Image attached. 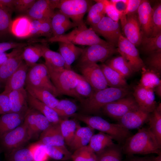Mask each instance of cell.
<instances>
[{"label":"cell","mask_w":161,"mask_h":161,"mask_svg":"<svg viewBox=\"0 0 161 161\" xmlns=\"http://www.w3.org/2000/svg\"><path fill=\"white\" fill-rule=\"evenodd\" d=\"M150 114L148 121L150 131L154 136L161 146V104L160 103L156 109Z\"/></svg>","instance_id":"obj_36"},{"label":"cell","mask_w":161,"mask_h":161,"mask_svg":"<svg viewBox=\"0 0 161 161\" xmlns=\"http://www.w3.org/2000/svg\"><path fill=\"white\" fill-rule=\"evenodd\" d=\"M118 52L115 46L110 43L107 44H97L83 49L79 57V66L103 62L114 54Z\"/></svg>","instance_id":"obj_6"},{"label":"cell","mask_w":161,"mask_h":161,"mask_svg":"<svg viewBox=\"0 0 161 161\" xmlns=\"http://www.w3.org/2000/svg\"><path fill=\"white\" fill-rule=\"evenodd\" d=\"M82 75L90 84L94 91L108 87L103 73L97 64H92L79 66Z\"/></svg>","instance_id":"obj_15"},{"label":"cell","mask_w":161,"mask_h":161,"mask_svg":"<svg viewBox=\"0 0 161 161\" xmlns=\"http://www.w3.org/2000/svg\"><path fill=\"white\" fill-rule=\"evenodd\" d=\"M100 1L104 4L106 14H107L108 17L114 21L118 22L121 12L117 9L115 5L110 1Z\"/></svg>","instance_id":"obj_52"},{"label":"cell","mask_w":161,"mask_h":161,"mask_svg":"<svg viewBox=\"0 0 161 161\" xmlns=\"http://www.w3.org/2000/svg\"><path fill=\"white\" fill-rule=\"evenodd\" d=\"M26 89L30 95L53 109L59 100L49 91L40 88L25 84Z\"/></svg>","instance_id":"obj_29"},{"label":"cell","mask_w":161,"mask_h":161,"mask_svg":"<svg viewBox=\"0 0 161 161\" xmlns=\"http://www.w3.org/2000/svg\"><path fill=\"white\" fill-rule=\"evenodd\" d=\"M139 108L133 96L129 94L106 104L102 110L107 116L118 121L128 112Z\"/></svg>","instance_id":"obj_11"},{"label":"cell","mask_w":161,"mask_h":161,"mask_svg":"<svg viewBox=\"0 0 161 161\" xmlns=\"http://www.w3.org/2000/svg\"><path fill=\"white\" fill-rule=\"evenodd\" d=\"M11 103L12 108L10 112L23 113L26 112L27 107L28 93L24 88L14 90L8 94Z\"/></svg>","instance_id":"obj_27"},{"label":"cell","mask_w":161,"mask_h":161,"mask_svg":"<svg viewBox=\"0 0 161 161\" xmlns=\"http://www.w3.org/2000/svg\"><path fill=\"white\" fill-rule=\"evenodd\" d=\"M94 134V129L90 127L79 126L69 146L75 151L80 148L87 146Z\"/></svg>","instance_id":"obj_31"},{"label":"cell","mask_w":161,"mask_h":161,"mask_svg":"<svg viewBox=\"0 0 161 161\" xmlns=\"http://www.w3.org/2000/svg\"><path fill=\"white\" fill-rule=\"evenodd\" d=\"M29 66L24 61L6 82L2 93L8 94L11 92L24 88Z\"/></svg>","instance_id":"obj_19"},{"label":"cell","mask_w":161,"mask_h":161,"mask_svg":"<svg viewBox=\"0 0 161 161\" xmlns=\"http://www.w3.org/2000/svg\"><path fill=\"white\" fill-rule=\"evenodd\" d=\"M120 21L124 37L136 46L141 44L143 35L137 15H127Z\"/></svg>","instance_id":"obj_16"},{"label":"cell","mask_w":161,"mask_h":161,"mask_svg":"<svg viewBox=\"0 0 161 161\" xmlns=\"http://www.w3.org/2000/svg\"><path fill=\"white\" fill-rule=\"evenodd\" d=\"M152 32L151 36H155L161 33V4L159 3L153 8Z\"/></svg>","instance_id":"obj_49"},{"label":"cell","mask_w":161,"mask_h":161,"mask_svg":"<svg viewBox=\"0 0 161 161\" xmlns=\"http://www.w3.org/2000/svg\"><path fill=\"white\" fill-rule=\"evenodd\" d=\"M59 0H36L26 12L32 20H51L57 8Z\"/></svg>","instance_id":"obj_14"},{"label":"cell","mask_w":161,"mask_h":161,"mask_svg":"<svg viewBox=\"0 0 161 161\" xmlns=\"http://www.w3.org/2000/svg\"><path fill=\"white\" fill-rule=\"evenodd\" d=\"M141 44L145 53L150 54L161 51V33L154 37H142Z\"/></svg>","instance_id":"obj_42"},{"label":"cell","mask_w":161,"mask_h":161,"mask_svg":"<svg viewBox=\"0 0 161 161\" xmlns=\"http://www.w3.org/2000/svg\"><path fill=\"white\" fill-rule=\"evenodd\" d=\"M40 45L43 52L42 57L45 61L44 64L48 69H65V61L59 53L51 50L44 44H40Z\"/></svg>","instance_id":"obj_28"},{"label":"cell","mask_w":161,"mask_h":161,"mask_svg":"<svg viewBox=\"0 0 161 161\" xmlns=\"http://www.w3.org/2000/svg\"><path fill=\"white\" fill-rule=\"evenodd\" d=\"M24 48H20L0 66V82L6 83L24 61L22 56Z\"/></svg>","instance_id":"obj_22"},{"label":"cell","mask_w":161,"mask_h":161,"mask_svg":"<svg viewBox=\"0 0 161 161\" xmlns=\"http://www.w3.org/2000/svg\"><path fill=\"white\" fill-rule=\"evenodd\" d=\"M153 9L147 0H142L137 10L138 20L145 36H151L152 32Z\"/></svg>","instance_id":"obj_21"},{"label":"cell","mask_w":161,"mask_h":161,"mask_svg":"<svg viewBox=\"0 0 161 161\" xmlns=\"http://www.w3.org/2000/svg\"><path fill=\"white\" fill-rule=\"evenodd\" d=\"M134 89L133 96L139 108L149 113L152 112L157 105L154 90L145 88L139 84Z\"/></svg>","instance_id":"obj_17"},{"label":"cell","mask_w":161,"mask_h":161,"mask_svg":"<svg viewBox=\"0 0 161 161\" xmlns=\"http://www.w3.org/2000/svg\"><path fill=\"white\" fill-rule=\"evenodd\" d=\"M105 64L125 78L129 77L134 72L128 62L121 56L109 58Z\"/></svg>","instance_id":"obj_35"},{"label":"cell","mask_w":161,"mask_h":161,"mask_svg":"<svg viewBox=\"0 0 161 161\" xmlns=\"http://www.w3.org/2000/svg\"><path fill=\"white\" fill-rule=\"evenodd\" d=\"M30 139L27 128L23 123L0 137V145L7 155L12 151L22 147Z\"/></svg>","instance_id":"obj_9"},{"label":"cell","mask_w":161,"mask_h":161,"mask_svg":"<svg viewBox=\"0 0 161 161\" xmlns=\"http://www.w3.org/2000/svg\"><path fill=\"white\" fill-rule=\"evenodd\" d=\"M142 1L141 0H127L124 14L127 15L136 13Z\"/></svg>","instance_id":"obj_55"},{"label":"cell","mask_w":161,"mask_h":161,"mask_svg":"<svg viewBox=\"0 0 161 161\" xmlns=\"http://www.w3.org/2000/svg\"><path fill=\"white\" fill-rule=\"evenodd\" d=\"M15 0H0V7L11 11L14 9Z\"/></svg>","instance_id":"obj_58"},{"label":"cell","mask_w":161,"mask_h":161,"mask_svg":"<svg viewBox=\"0 0 161 161\" xmlns=\"http://www.w3.org/2000/svg\"><path fill=\"white\" fill-rule=\"evenodd\" d=\"M154 92L159 97H161V84L156 87L154 89Z\"/></svg>","instance_id":"obj_59"},{"label":"cell","mask_w":161,"mask_h":161,"mask_svg":"<svg viewBox=\"0 0 161 161\" xmlns=\"http://www.w3.org/2000/svg\"><path fill=\"white\" fill-rule=\"evenodd\" d=\"M100 66L103 73L108 86L114 88L128 87L126 79L105 64Z\"/></svg>","instance_id":"obj_32"},{"label":"cell","mask_w":161,"mask_h":161,"mask_svg":"<svg viewBox=\"0 0 161 161\" xmlns=\"http://www.w3.org/2000/svg\"><path fill=\"white\" fill-rule=\"evenodd\" d=\"M37 40L36 42H65L75 45L88 46L97 44H107L109 43L99 37L92 28H88L84 22L67 34L52 36L46 39Z\"/></svg>","instance_id":"obj_3"},{"label":"cell","mask_w":161,"mask_h":161,"mask_svg":"<svg viewBox=\"0 0 161 161\" xmlns=\"http://www.w3.org/2000/svg\"><path fill=\"white\" fill-rule=\"evenodd\" d=\"M117 45L118 52L126 59L134 72L141 70L145 67L136 46L122 34L119 37Z\"/></svg>","instance_id":"obj_10"},{"label":"cell","mask_w":161,"mask_h":161,"mask_svg":"<svg viewBox=\"0 0 161 161\" xmlns=\"http://www.w3.org/2000/svg\"><path fill=\"white\" fill-rule=\"evenodd\" d=\"M128 156L124 161H161V154L151 157H138L133 155Z\"/></svg>","instance_id":"obj_56"},{"label":"cell","mask_w":161,"mask_h":161,"mask_svg":"<svg viewBox=\"0 0 161 161\" xmlns=\"http://www.w3.org/2000/svg\"><path fill=\"white\" fill-rule=\"evenodd\" d=\"M51 24L52 36L63 35L68 30L78 25L59 10L55 12L51 20Z\"/></svg>","instance_id":"obj_23"},{"label":"cell","mask_w":161,"mask_h":161,"mask_svg":"<svg viewBox=\"0 0 161 161\" xmlns=\"http://www.w3.org/2000/svg\"><path fill=\"white\" fill-rule=\"evenodd\" d=\"M146 64L148 69L161 74V51L156 52L149 54L146 59Z\"/></svg>","instance_id":"obj_51"},{"label":"cell","mask_w":161,"mask_h":161,"mask_svg":"<svg viewBox=\"0 0 161 161\" xmlns=\"http://www.w3.org/2000/svg\"><path fill=\"white\" fill-rule=\"evenodd\" d=\"M12 11L0 7V35H3L10 32L12 20L11 13Z\"/></svg>","instance_id":"obj_48"},{"label":"cell","mask_w":161,"mask_h":161,"mask_svg":"<svg viewBox=\"0 0 161 161\" xmlns=\"http://www.w3.org/2000/svg\"><path fill=\"white\" fill-rule=\"evenodd\" d=\"M26 112H11L1 115L0 117V137L22 124Z\"/></svg>","instance_id":"obj_24"},{"label":"cell","mask_w":161,"mask_h":161,"mask_svg":"<svg viewBox=\"0 0 161 161\" xmlns=\"http://www.w3.org/2000/svg\"><path fill=\"white\" fill-rule=\"evenodd\" d=\"M12 106L8 94H0V114L10 113Z\"/></svg>","instance_id":"obj_53"},{"label":"cell","mask_w":161,"mask_h":161,"mask_svg":"<svg viewBox=\"0 0 161 161\" xmlns=\"http://www.w3.org/2000/svg\"><path fill=\"white\" fill-rule=\"evenodd\" d=\"M52 35L51 20H32L30 37L44 36L50 38Z\"/></svg>","instance_id":"obj_37"},{"label":"cell","mask_w":161,"mask_h":161,"mask_svg":"<svg viewBox=\"0 0 161 161\" xmlns=\"http://www.w3.org/2000/svg\"><path fill=\"white\" fill-rule=\"evenodd\" d=\"M25 84L46 89L56 97L58 96L44 64L36 63L29 67Z\"/></svg>","instance_id":"obj_7"},{"label":"cell","mask_w":161,"mask_h":161,"mask_svg":"<svg viewBox=\"0 0 161 161\" xmlns=\"http://www.w3.org/2000/svg\"><path fill=\"white\" fill-rule=\"evenodd\" d=\"M21 48H22L14 49L10 52L8 53L5 52H0V66L5 62L11 56L17 52Z\"/></svg>","instance_id":"obj_57"},{"label":"cell","mask_w":161,"mask_h":161,"mask_svg":"<svg viewBox=\"0 0 161 161\" xmlns=\"http://www.w3.org/2000/svg\"><path fill=\"white\" fill-rule=\"evenodd\" d=\"M43 52L40 44L29 45L24 47L22 52L24 61L30 67L36 64L42 57Z\"/></svg>","instance_id":"obj_40"},{"label":"cell","mask_w":161,"mask_h":161,"mask_svg":"<svg viewBox=\"0 0 161 161\" xmlns=\"http://www.w3.org/2000/svg\"><path fill=\"white\" fill-rule=\"evenodd\" d=\"M60 125L65 143L69 146L79 126L75 120L68 119H61Z\"/></svg>","instance_id":"obj_41"},{"label":"cell","mask_w":161,"mask_h":161,"mask_svg":"<svg viewBox=\"0 0 161 161\" xmlns=\"http://www.w3.org/2000/svg\"><path fill=\"white\" fill-rule=\"evenodd\" d=\"M35 0H15L14 9L19 12H26L32 6Z\"/></svg>","instance_id":"obj_54"},{"label":"cell","mask_w":161,"mask_h":161,"mask_svg":"<svg viewBox=\"0 0 161 161\" xmlns=\"http://www.w3.org/2000/svg\"><path fill=\"white\" fill-rule=\"evenodd\" d=\"M161 147L148 128H142L126 140L122 149L123 153L127 156L154 153L159 155L161 154Z\"/></svg>","instance_id":"obj_1"},{"label":"cell","mask_w":161,"mask_h":161,"mask_svg":"<svg viewBox=\"0 0 161 161\" xmlns=\"http://www.w3.org/2000/svg\"><path fill=\"white\" fill-rule=\"evenodd\" d=\"M78 109L77 105L73 102L67 99L59 100L53 109L60 117L74 116Z\"/></svg>","instance_id":"obj_43"},{"label":"cell","mask_w":161,"mask_h":161,"mask_svg":"<svg viewBox=\"0 0 161 161\" xmlns=\"http://www.w3.org/2000/svg\"><path fill=\"white\" fill-rule=\"evenodd\" d=\"M71 160L73 161H97V156L87 145L75 151L72 154Z\"/></svg>","instance_id":"obj_47"},{"label":"cell","mask_w":161,"mask_h":161,"mask_svg":"<svg viewBox=\"0 0 161 161\" xmlns=\"http://www.w3.org/2000/svg\"><path fill=\"white\" fill-rule=\"evenodd\" d=\"M74 116L92 129L108 134L122 146L132 135L129 130L121 125L111 123L99 116L76 114Z\"/></svg>","instance_id":"obj_4"},{"label":"cell","mask_w":161,"mask_h":161,"mask_svg":"<svg viewBox=\"0 0 161 161\" xmlns=\"http://www.w3.org/2000/svg\"><path fill=\"white\" fill-rule=\"evenodd\" d=\"M27 102L32 108L36 110L44 115L50 123H58L60 122L61 119L53 109L32 97L28 93Z\"/></svg>","instance_id":"obj_30"},{"label":"cell","mask_w":161,"mask_h":161,"mask_svg":"<svg viewBox=\"0 0 161 161\" xmlns=\"http://www.w3.org/2000/svg\"><path fill=\"white\" fill-rule=\"evenodd\" d=\"M141 71L139 85L147 89L154 90L161 84L160 74L145 67L143 68Z\"/></svg>","instance_id":"obj_34"},{"label":"cell","mask_w":161,"mask_h":161,"mask_svg":"<svg viewBox=\"0 0 161 161\" xmlns=\"http://www.w3.org/2000/svg\"><path fill=\"white\" fill-rule=\"evenodd\" d=\"M23 123L27 128L30 139L37 137L50 124L44 115L32 108L27 109Z\"/></svg>","instance_id":"obj_12"},{"label":"cell","mask_w":161,"mask_h":161,"mask_svg":"<svg viewBox=\"0 0 161 161\" xmlns=\"http://www.w3.org/2000/svg\"><path fill=\"white\" fill-rule=\"evenodd\" d=\"M122 146L114 144L97 154V161H123Z\"/></svg>","instance_id":"obj_38"},{"label":"cell","mask_w":161,"mask_h":161,"mask_svg":"<svg viewBox=\"0 0 161 161\" xmlns=\"http://www.w3.org/2000/svg\"><path fill=\"white\" fill-rule=\"evenodd\" d=\"M150 114L139 108L124 115L118 120V124L129 130L139 128L148 121Z\"/></svg>","instance_id":"obj_20"},{"label":"cell","mask_w":161,"mask_h":161,"mask_svg":"<svg viewBox=\"0 0 161 161\" xmlns=\"http://www.w3.org/2000/svg\"><path fill=\"white\" fill-rule=\"evenodd\" d=\"M32 19L27 16H21L16 18L11 22L10 30L15 36L19 38L30 37Z\"/></svg>","instance_id":"obj_26"},{"label":"cell","mask_w":161,"mask_h":161,"mask_svg":"<svg viewBox=\"0 0 161 161\" xmlns=\"http://www.w3.org/2000/svg\"><path fill=\"white\" fill-rule=\"evenodd\" d=\"M91 27L97 34L103 37L107 42L114 46L117 44L122 34L118 22L108 16H104L97 24Z\"/></svg>","instance_id":"obj_13"},{"label":"cell","mask_w":161,"mask_h":161,"mask_svg":"<svg viewBox=\"0 0 161 161\" xmlns=\"http://www.w3.org/2000/svg\"><path fill=\"white\" fill-rule=\"evenodd\" d=\"M77 77L75 91L82 101L90 96L94 91L90 84L82 75L78 74Z\"/></svg>","instance_id":"obj_46"},{"label":"cell","mask_w":161,"mask_h":161,"mask_svg":"<svg viewBox=\"0 0 161 161\" xmlns=\"http://www.w3.org/2000/svg\"><path fill=\"white\" fill-rule=\"evenodd\" d=\"M43 145L49 158L54 160L61 161L71 159L72 154L66 146L56 147Z\"/></svg>","instance_id":"obj_44"},{"label":"cell","mask_w":161,"mask_h":161,"mask_svg":"<svg viewBox=\"0 0 161 161\" xmlns=\"http://www.w3.org/2000/svg\"><path fill=\"white\" fill-rule=\"evenodd\" d=\"M129 87L114 88L108 87L94 91L89 97L80 102L83 110L91 114L100 113L106 104L123 98L130 94Z\"/></svg>","instance_id":"obj_2"},{"label":"cell","mask_w":161,"mask_h":161,"mask_svg":"<svg viewBox=\"0 0 161 161\" xmlns=\"http://www.w3.org/2000/svg\"><path fill=\"white\" fill-rule=\"evenodd\" d=\"M31 151L34 161H48L49 158L43 145L36 143L29 147Z\"/></svg>","instance_id":"obj_50"},{"label":"cell","mask_w":161,"mask_h":161,"mask_svg":"<svg viewBox=\"0 0 161 161\" xmlns=\"http://www.w3.org/2000/svg\"><path fill=\"white\" fill-rule=\"evenodd\" d=\"M94 1L96 3L89 8L86 18L87 23L91 27L97 24L106 14L104 4L100 0Z\"/></svg>","instance_id":"obj_39"},{"label":"cell","mask_w":161,"mask_h":161,"mask_svg":"<svg viewBox=\"0 0 161 161\" xmlns=\"http://www.w3.org/2000/svg\"><path fill=\"white\" fill-rule=\"evenodd\" d=\"M92 2L88 0H59L57 8L79 25L84 22V16L93 5Z\"/></svg>","instance_id":"obj_8"},{"label":"cell","mask_w":161,"mask_h":161,"mask_svg":"<svg viewBox=\"0 0 161 161\" xmlns=\"http://www.w3.org/2000/svg\"><path fill=\"white\" fill-rule=\"evenodd\" d=\"M112 137L104 133L100 132L94 134L91 137L88 147L96 154L114 143Z\"/></svg>","instance_id":"obj_33"},{"label":"cell","mask_w":161,"mask_h":161,"mask_svg":"<svg viewBox=\"0 0 161 161\" xmlns=\"http://www.w3.org/2000/svg\"><path fill=\"white\" fill-rule=\"evenodd\" d=\"M58 44L59 53L65 61V68L71 69L72 64L80 57L83 49L68 42H59Z\"/></svg>","instance_id":"obj_25"},{"label":"cell","mask_w":161,"mask_h":161,"mask_svg":"<svg viewBox=\"0 0 161 161\" xmlns=\"http://www.w3.org/2000/svg\"><path fill=\"white\" fill-rule=\"evenodd\" d=\"M48 70L51 81L58 95H67L77 98L81 101V99L75 91L78 73L71 69L65 68L59 70L48 69Z\"/></svg>","instance_id":"obj_5"},{"label":"cell","mask_w":161,"mask_h":161,"mask_svg":"<svg viewBox=\"0 0 161 161\" xmlns=\"http://www.w3.org/2000/svg\"><path fill=\"white\" fill-rule=\"evenodd\" d=\"M37 143L56 147L66 146L61 131L60 123H50L49 127L41 133L39 140Z\"/></svg>","instance_id":"obj_18"},{"label":"cell","mask_w":161,"mask_h":161,"mask_svg":"<svg viewBox=\"0 0 161 161\" xmlns=\"http://www.w3.org/2000/svg\"><path fill=\"white\" fill-rule=\"evenodd\" d=\"M6 156L7 161H34L29 147H21L12 151Z\"/></svg>","instance_id":"obj_45"}]
</instances>
